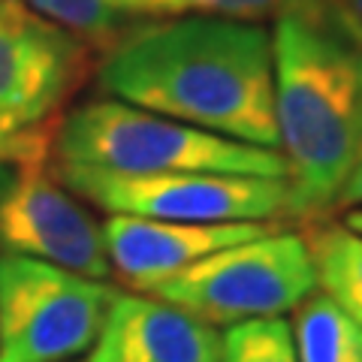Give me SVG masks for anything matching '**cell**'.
<instances>
[{
  "instance_id": "obj_1",
  "label": "cell",
  "mask_w": 362,
  "mask_h": 362,
  "mask_svg": "<svg viewBox=\"0 0 362 362\" xmlns=\"http://www.w3.org/2000/svg\"><path fill=\"white\" fill-rule=\"evenodd\" d=\"M97 82L112 100L278 151L275 54L257 21L166 16L124 30Z\"/></svg>"
},
{
  "instance_id": "obj_2",
  "label": "cell",
  "mask_w": 362,
  "mask_h": 362,
  "mask_svg": "<svg viewBox=\"0 0 362 362\" xmlns=\"http://www.w3.org/2000/svg\"><path fill=\"white\" fill-rule=\"evenodd\" d=\"M275 121L287 160L290 214L317 221L338 209L359 166V52L335 33L320 6H296L275 18Z\"/></svg>"
},
{
  "instance_id": "obj_3",
  "label": "cell",
  "mask_w": 362,
  "mask_h": 362,
  "mask_svg": "<svg viewBox=\"0 0 362 362\" xmlns=\"http://www.w3.org/2000/svg\"><path fill=\"white\" fill-rule=\"evenodd\" d=\"M54 163L106 173H221L287 178L281 151L257 148L194 124L121 103L90 100L54 127Z\"/></svg>"
},
{
  "instance_id": "obj_4",
  "label": "cell",
  "mask_w": 362,
  "mask_h": 362,
  "mask_svg": "<svg viewBox=\"0 0 362 362\" xmlns=\"http://www.w3.org/2000/svg\"><path fill=\"white\" fill-rule=\"evenodd\" d=\"M317 290L302 233L272 230L259 239L221 247L148 293L211 326L281 317Z\"/></svg>"
},
{
  "instance_id": "obj_5",
  "label": "cell",
  "mask_w": 362,
  "mask_h": 362,
  "mask_svg": "<svg viewBox=\"0 0 362 362\" xmlns=\"http://www.w3.org/2000/svg\"><path fill=\"white\" fill-rule=\"evenodd\" d=\"M54 175L70 194L106 214L190 223L278 221L290 214L287 178L221 175V173H106L54 163Z\"/></svg>"
},
{
  "instance_id": "obj_6",
  "label": "cell",
  "mask_w": 362,
  "mask_h": 362,
  "mask_svg": "<svg viewBox=\"0 0 362 362\" xmlns=\"http://www.w3.org/2000/svg\"><path fill=\"white\" fill-rule=\"evenodd\" d=\"M115 287L33 257L0 254V362H70L94 347Z\"/></svg>"
},
{
  "instance_id": "obj_7",
  "label": "cell",
  "mask_w": 362,
  "mask_h": 362,
  "mask_svg": "<svg viewBox=\"0 0 362 362\" xmlns=\"http://www.w3.org/2000/svg\"><path fill=\"white\" fill-rule=\"evenodd\" d=\"M0 254L33 257L106 281L103 230L66 190L49 157L0 163Z\"/></svg>"
},
{
  "instance_id": "obj_8",
  "label": "cell",
  "mask_w": 362,
  "mask_h": 362,
  "mask_svg": "<svg viewBox=\"0 0 362 362\" xmlns=\"http://www.w3.org/2000/svg\"><path fill=\"white\" fill-rule=\"evenodd\" d=\"M90 66V45L18 0H0V139L45 127Z\"/></svg>"
},
{
  "instance_id": "obj_9",
  "label": "cell",
  "mask_w": 362,
  "mask_h": 362,
  "mask_svg": "<svg viewBox=\"0 0 362 362\" xmlns=\"http://www.w3.org/2000/svg\"><path fill=\"white\" fill-rule=\"evenodd\" d=\"M278 221H235V223H190L109 214L103 221V245L109 269L133 290H151L178 275L197 259L221 247L259 239L278 230Z\"/></svg>"
},
{
  "instance_id": "obj_10",
  "label": "cell",
  "mask_w": 362,
  "mask_h": 362,
  "mask_svg": "<svg viewBox=\"0 0 362 362\" xmlns=\"http://www.w3.org/2000/svg\"><path fill=\"white\" fill-rule=\"evenodd\" d=\"M221 332L157 296L118 293L88 362H218Z\"/></svg>"
},
{
  "instance_id": "obj_11",
  "label": "cell",
  "mask_w": 362,
  "mask_h": 362,
  "mask_svg": "<svg viewBox=\"0 0 362 362\" xmlns=\"http://www.w3.org/2000/svg\"><path fill=\"white\" fill-rule=\"evenodd\" d=\"M308 245L314 281L347 317L362 326V233L341 221L317 218L302 233Z\"/></svg>"
},
{
  "instance_id": "obj_12",
  "label": "cell",
  "mask_w": 362,
  "mask_h": 362,
  "mask_svg": "<svg viewBox=\"0 0 362 362\" xmlns=\"http://www.w3.org/2000/svg\"><path fill=\"white\" fill-rule=\"evenodd\" d=\"M293 311L290 329L299 362H362V326L329 296L311 293Z\"/></svg>"
},
{
  "instance_id": "obj_13",
  "label": "cell",
  "mask_w": 362,
  "mask_h": 362,
  "mask_svg": "<svg viewBox=\"0 0 362 362\" xmlns=\"http://www.w3.org/2000/svg\"><path fill=\"white\" fill-rule=\"evenodd\" d=\"M52 25L70 30L90 49H109L130 21L139 18L133 13V0H18Z\"/></svg>"
},
{
  "instance_id": "obj_14",
  "label": "cell",
  "mask_w": 362,
  "mask_h": 362,
  "mask_svg": "<svg viewBox=\"0 0 362 362\" xmlns=\"http://www.w3.org/2000/svg\"><path fill=\"white\" fill-rule=\"evenodd\" d=\"M218 362H299L290 323L284 317H257L226 326Z\"/></svg>"
},
{
  "instance_id": "obj_15",
  "label": "cell",
  "mask_w": 362,
  "mask_h": 362,
  "mask_svg": "<svg viewBox=\"0 0 362 362\" xmlns=\"http://www.w3.org/2000/svg\"><path fill=\"white\" fill-rule=\"evenodd\" d=\"M317 6V0H133L136 16H211L233 21H263L278 18L287 9Z\"/></svg>"
},
{
  "instance_id": "obj_16",
  "label": "cell",
  "mask_w": 362,
  "mask_h": 362,
  "mask_svg": "<svg viewBox=\"0 0 362 362\" xmlns=\"http://www.w3.org/2000/svg\"><path fill=\"white\" fill-rule=\"evenodd\" d=\"M317 6L338 37L362 54V0H317Z\"/></svg>"
},
{
  "instance_id": "obj_17",
  "label": "cell",
  "mask_w": 362,
  "mask_h": 362,
  "mask_svg": "<svg viewBox=\"0 0 362 362\" xmlns=\"http://www.w3.org/2000/svg\"><path fill=\"white\" fill-rule=\"evenodd\" d=\"M52 142H54V127L45 124L30 133L13 136V139H0V163L9 160H42L52 157Z\"/></svg>"
},
{
  "instance_id": "obj_18",
  "label": "cell",
  "mask_w": 362,
  "mask_h": 362,
  "mask_svg": "<svg viewBox=\"0 0 362 362\" xmlns=\"http://www.w3.org/2000/svg\"><path fill=\"white\" fill-rule=\"evenodd\" d=\"M356 209L362 206V163L354 169V175H350V181L344 185L341 190V197H338V209Z\"/></svg>"
},
{
  "instance_id": "obj_19",
  "label": "cell",
  "mask_w": 362,
  "mask_h": 362,
  "mask_svg": "<svg viewBox=\"0 0 362 362\" xmlns=\"http://www.w3.org/2000/svg\"><path fill=\"white\" fill-rule=\"evenodd\" d=\"M344 223L350 226V230H356V233H362V206H356V209H350V211L344 214Z\"/></svg>"
},
{
  "instance_id": "obj_20",
  "label": "cell",
  "mask_w": 362,
  "mask_h": 362,
  "mask_svg": "<svg viewBox=\"0 0 362 362\" xmlns=\"http://www.w3.org/2000/svg\"><path fill=\"white\" fill-rule=\"evenodd\" d=\"M359 109H362V54H359ZM359 163H362V148H359Z\"/></svg>"
}]
</instances>
